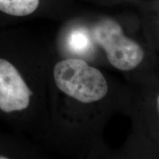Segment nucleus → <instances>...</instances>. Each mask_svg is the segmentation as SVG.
Returning a JSON list of instances; mask_svg holds the SVG:
<instances>
[{
	"label": "nucleus",
	"mask_w": 159,
	"mask_h": 159,
	"mask_svg": "<svg viewBox=\"0 0 159 159\" xmlns=\"http://www.w3.org/2000/svg\"><path fill=\"white\" fill-rule=\"evenodd\" d=\"M51 71L53 85L68 102L95 107L110 94L111 86L105 75L84 59L63 58L53 65Z\"/></svg>",
	"instance_id": "f257e3e1"
},
{
	"label": "nucleus",
	"mask_w": 159,
	"mask_h": 159,
	"mask_svg": "<svg viewBox=\"0 0 159 159\" xmlns=\"http://www.w3.org/2000/svg\"><path fill=\"white\" fill-rule=\"evenodd\" d=\"M89 36L104 51L105 58L113 68L123 72L134 71L144 62L146 52L136 40L125 34L122 26L111 19L97 21Z\"/></svg>",
	"instance_id": "f03ea898"
},
{
	"label": "nucleus",
	"mask_w": 159,
	"mask_h": 159,
	"mask_svg": "<svg viewBox=\"0 0 159 159\" xmlns=\"http://www.w3.org/2000/svg\"><path fill=\"white\" fill-rule=\"evenodd\" d=\"M34 94L14 66L0 58V110L7 114L26 110Z\"/></svg>",
	"instance_id": "7ed1b4c3"
},
{
	"label": "nucleus",
	"mask_w": 159,
	"mask_h": 159,
	"mask_svg": "<svg viewBox=\"0 0 159 159\" xmlns=\"http://www.w3.org/2000/svg\"><path fill=\"white\" fill-rule=\"evenodd\" d=\"M40 0H0V11L13 16H26L36 11Z\"/></svg>",
	"instance_id": "20e7f679"
},
{
	"label": "nucleus",
	"mask_w": 159,
	"mask_h": 159,
	"mask_svg": "<svg viewBox=\"0 0 159 159\" xmlns=\"http://www.w3.org/2000/svg\"><path fill=\"white\" fill-rule=\"evenodd\" d=\"M90 41L89 33L83 30H75L71 33L69 39V44L73 50L80 52L86 50Z\"/></svg>",
	"instance_id": "39448f33"
},
{
	"label": "nucleus",
	"mask_w": 159,
	"mask_h": 159,
	"mask_svg": "<svg viewBox=\"0 0 159 159\" xmlns=\"http://www.w3.org/2000/svg\"><path fill=\"white\" fill-rule=\"evenodd\" d=\"M156 109L157 110V113L158 114L159 111V96L158 94H157L156 97Z\"/></svg>",
	"instance_id": "423d86ee"
},
{
	"label": "nucleus",
	"mask_w": 159,
	"mask_h": 159,
	"mask_svg": "<svg viewBox=\"0 0 159 159\" xmlns=\"http://www.w3.org/2000/svg\"><path fill=\"white\" fill-rule=\"evenodd\" d=\"M7 158H8V157H5V156H0V159H7Z\"/></svg>",
	"instance_id": "0eeeda50"
}]
</instances>
